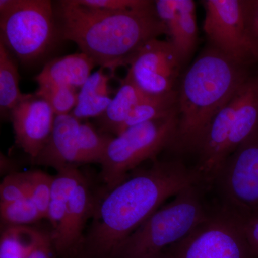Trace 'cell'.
Instances as JSON below:
<instances>
[{"label":"cell","mask_w":258,"mask_h":258,"mask_svg":"<svg viewBox=\"0 0 258 258\" xmlns=\"http://www.w3.org/2000/svg\"><path fill=\"white\" fill-rule=\"evenodd\" d=\"M203 184L194 167L181 160L153 161L131 173L96 205L80 258H116L125 240L169 199Z\"/></svg>","instance_id":"6da1fadb"},{"label":"cell","mask_w":258,"mask_h":258,"mask_svg":"<svg viewBox=\"0 0 258 258\" xmlns=\"http://www.w3.org/2000/svg\"><path fill=\"white\" fill-rule=\"evenodd\" d=\"M58 13L61 37L75 42L113 76L118 68L128 66L147 42L168 35L152 1L132 9L108 10L64 0L59 2Z\"/></svg>","instance_id":"7a4b0ae2"},{"label":"cell","mask_w":258,"mask_h":258,"mask_svg":"<svg viewBox=\"0 0 258 258\" xmlns=\"http://www.w3.org/2000/svg\"><path fill=\"white\" fill-rule=\"evenodd\" d=\"M249 78L246 66L211 46L203 51L177 90L179 128L174 149L193 152L212 118Z\"/></svg>","instance_id":"3957f363"},{"label":"cell","mask_w":258,"mask_h":258,"mask_svg":"<svg viewBox=\"0 0 258 258\" xmlns=\"http://www.w3.org/2000/svg\"><path fill=\"white\" fill-rule=\"evenodd\" d=\"M206 188L191 185L158 209L125 240L116 258H152L184 238L213 210L205 200Z\"/></svg>","instance_id":"277c9868"},{"label":"cell","mask_w":258,"mask_h":258,"mask_svg":"<svg viewBox=\"0 0 258 258\" xmlns=\"http://www.w3.org/2000/svg\"><path fill=\"white\" fill-rule=\"evenodd\" d=\"M179 113L134 125L113 137L102 159L101 177L110 191L126 179L144 161L156 160L167 147H174Z\"/></svg>","instance_id":"5b68a950"},{"label":"cell","mask_w":258,"mask_h":258,"mask_svg":"<svg viewBox=\"0 0 258 258\" xmlns=\"http://www.w3.org/2000/svg\"><path fill=\"white\" fill-rule=\"evenodd\" d=\"M0 42L20 60L40 58L57 36L52 2L0 0Z\"/></svg>","instance_id":"8992f818"},{"label":"cell","mask_w":258,"mask_h":258,"mask_svg":"<svg viewBox=\"0 0 258 258\" xmlns=\"http://www.w3.org/2000/svg\"><path fill=\"white\" fill-rule=\"evenodd\" d=\"M164 252L171 258H253L240 217L217 205L206 220Z\"/></svg>","instance_id":"52a82bcc"},{"label":"cell","mask_w":258,"mask_h":258,"mask_svg":"<svg viewBox=\"0 0 258 258\" xmlns=\"http://www.w3.org/2000/svg\"><path fill=\"white\" fill-rule=\"evenodd\" d=\"M209 187L217 205L237 216L258 213V130L226 159Z\"/></svg>","instance_id":"ba28073f"},{"label":"cell","mask_w":258,"mask_h":258,"mask_svg":"<svg viewBox=\"0 0 258 258\" xmlns=\"http://www.w3.org/2000/svg\"><path fill=\"white\" fill-rule=\"evenodd\" d=\"M112 138L74 115H56L50 138L33 161L56 171L80 164H101Z\"/></svg>","instance_id":"9c48e42d"},{"label":"cell","mask_w":258,"mask_h":258,"mask_svg":"<svg viewBox=\"0 0 258 258\" xmlns=\"http://www.w3.org/2000/svg\"><path fill=\"white\" fill-rule=\"evenodd\" d=\"M203 29L210 46L237 63L256 60L246 24L245 0H205Z\"/></svg>","instance_id":"30bf717a"},{"label":"cell","mask_w":258,"mask_h":258,"mask_svg":"<svg viewBox=\"0 0 258 258\" xmlns=\"http://www.w3.org/2000/svg\"><path fill=\"white\" fill-rule=\"evenodd\" d=\"M183 64L169 40L153 39L133 56L127 76L148 94H164L175 90Z\"/></svg>","instance_id":"8fae6325"},{"label":"cell","mask_w":258,"mask_h":258,"mask_svg":"<svg viewBox=\"0 0 258 258\" xmlns=\"http://www.w3.org/2000/svg\"><path fill=\"white\" fill-rule=\"evenodd\" d=\"M10 114L15 142L35 160L50 138L55 113L46 101L35 95L28 94Z\"/></svg>","instance_id":"7c38bea8"},{"label":"cell","mask_w":258,"mask_h":258,"mask_svg":"<svg viewBox=\"0 0 258 258\" xmlns=\"http://www.w3.org/2000/svg\"><path fill=\"white\" fill-rule=\"evenodd\" d=\"M96 207L92 191L84 177L70 197L63 229L53 240L58 257H81L85 237L83 230L89 217H93Z\"/></svg>","instance_id":"4fadbf2b"},{"label":"cell","mask_w":258,"mask_h":258,"mask_svg":"<svg viewBox=\"0 0 258 258\" xmlns=\"http://www.w3.org/2000/svg\"><path fill=\"white\" fill-rule=\"evenodd\" d=\"M156 12L166 25L169 41L182 62L191 57L198 42L196 5L192 0H157Z\"/></svg>","instance_id":"5bb4252c"},{"label":"cell","mask_w":258,"mask_h":258,"mask_svg":"<svg viewBox=\"0 0 258 258\" xmlns=\"http://www.w3.org/2000/svg\"><path fill=\"white\" fill-rule=\"evenodd\" d=\"M96 66V62L83 52L71 54L47 62L35 80L37 83H53L80 90Z\"/></svg>","instance_id":"9a60e30c"},{"label":"cell","mask_w":258,"mask_h":258,"mask_svg":"<svg viewBox=\"0 0 258 258\" xmlns=\"http://www.w3.org/2000/svg\"><path fill=\"white\" fill-rule=\"evenodd\" d=\"M101 68L88 78L79 90L77 103L71 114L83 120L91 118H99L103 114L113 98L109 87L111 76Z\"/></svg>","instance_id":"2e32d148"},{"label":"cell","mask_w":258,"mask_h":258,"mask_svg":"<svg viewBox=\"0 0 258 258\" xmlns=\"http://www.w3.org/2000/svg\"><path fill=\"white\" fill-rule=\"evenodd\" d=\"M148 95L126 75L120 81L119 88L108 108L98 118L101 132L118 135L131 112Z\"/></svg>","instance_id":"e0dca14e"},{"label":"cell","mask_w":258,"mask_h":258,"mask_svg":"<svg viewBox=\"0 0 258 258\" xmlns=\"http://www.w3.org/2000/svg\"><path fill=\"white\" fill-rule=\"evenodd\" d=\"M84 177L77 166H68L61 169L53 176L47 216V220L52 226V240L57 238L62 232L70 197Z\"/></svg>","instance_id":"ac0fdd59"},{"label":"cell","mask_w":258,"mask_h":258,"mask_svg":"<svg viewBox=\"0 0 258 258\" xmlns=\"http://www.w3.org/2000/svg\"><path fill=\"white\" fill-rule=\"evenodd\" d=\"M177 111V90L164 94H149L131 112L120 134L134 125L166 118Z\"/></svg>","instance_id":"d6986e66"},{"label":"cell","mask_w":258,"mask_h":258,"mask_svg":"<svg viewBox=\"0 0 258 258\" xmlns=\"http://www.w3.org/2000/svg\"><path fill=\"white\" fill-rule=\"evenodd\" d=\"M18 67L9 50L0 42V110L2 115L10 113L28 94H23L19 88Z\"/></svg>","instance_id":"ffe728a7"},{"label":"cell","mask_w":258,"mask_h":258,"mask_svg":"<svg viewBox=\"0 0 258 258\" xmlns=\"http://www.w3.org/2000/svg\"><path fill=\"white\" fill-rule=\"evenodd\" d=\"M42 232L29 226L5 227L0 238V258H26Z\"/></svg>","instance_id":"44dd1931"},{"label":"cell","mask_w":258,"mask_h":258,"mask_svg":"<svg viewBox=\"0 0 258 258\" xmlns=\"http://www.w3.org/2000/svg\"><path fill=\"white\" fill-rule=\"evenodd\" d=\"M35 96L47 102L55 115L71 114L77 103L78 90L55 83H37Z\"/></svg>","instance_id":"7402d4cb"},{"label":"cell","mask_w":258,"mask_h":258,"mask_svg":"<svg viewBox=\"0 0 258 258\" xmlns=\"http://www.w3.org/2000/svg\"><path fill=\"white\" fill-rule=\"evenodd\" d=\"M1 221L8 226H29L42 220L41 214L30 198L0 203Z\"/></svg>","instance_id":"603a6c76"},{"label":"cell","mask_w":258,"mask_h":258,"mask_svg":"<svg viewBox=\"0 0 258 258\" xmlns=\"http://www.w3.org/2000/svg\"><path fill=\"white\" fill-rule=\"evenodd\" d=\"M30 173V189L29 198L36 205L42 218L47 219L53 176L41 171H32Z\"/></svg>","instance_id":"cb8c5ba5"},{"label":"cell","mask_w":258,"mask_h":258,"mask_svg":"<svg viewBox=\"0 0 258 258\" xmlns=\"http://www.w3.org/2000/svg\"><path fill=\"white\" fill-rule=\"evenodd\" d=\"M30 189V171L10 173L0 185V203H12L29 198Z\"/></svg>","instance_id":"d4e9b609"},{"label":"cell","mask_w":258,"mask_h":258,"mask_svg":"<svg viewBox=\"0 0 258 258\" xmlns=\"http://www.w3.org/2000/svg\"><path fill=\"white\" fill-rule=\"evenodd\" d=\"M78 4L108 10H123L147 4V0H76Z\"/></svg>","instance_id":"484cf974"},{"label":"cell","mask_w":258,"mask_h":258,"mask_svg":"<svg viewBox=\"0 0 258 258\" xmlns=\"http://www.w3.org/2000/svg\"><path fill=\"white\" fill-rule=\"evenodd\" d=\"M245 10L247 32L258 61V0H245Z\"/></svg>","instance_id":"4316f807"},{"label":"cell","mask_w":258,"mask_h":258,"mask_svg":"<svg viewBox=\"0 0 258 258\" xmlns=\"http://www.w3.org/2000/svg\"><path fill=\"white\" fill-rule=\"evenodd\" d=\"M238 217L242 222L252 257L258 258V213L249 216Z\"/></svg>","instance_id":"83f0119b"},{"label":"cell","mask_w":258,"mask_h":258,"mask_svg":"<svg viewBox=\"0 0 258 258\" xmlns=\"http://www.w3.org/2000/svg\"><path fill=\"white\" fill-rule=\"evenodd\" d=\"M57 256L51 232L42 231L41 236L26 258H56Z\"/></svg>","instance_id":"f1b7e54d"},{"label":"cell","mask_w":258,"mask_h":258,"mask_svg":"<svg viewBox=\"0 0 258 258\" xmlns=\"http://www.w3.org/2000/svg\"><path fill=\"white\" fill-rule=\"evenodd\" d=\"M152 258H171L169 257V255H168L165 252H161V254H158L157 256H154V257H153Z\"/></svg>","instance_id":"f546056e"}]
</instances>
